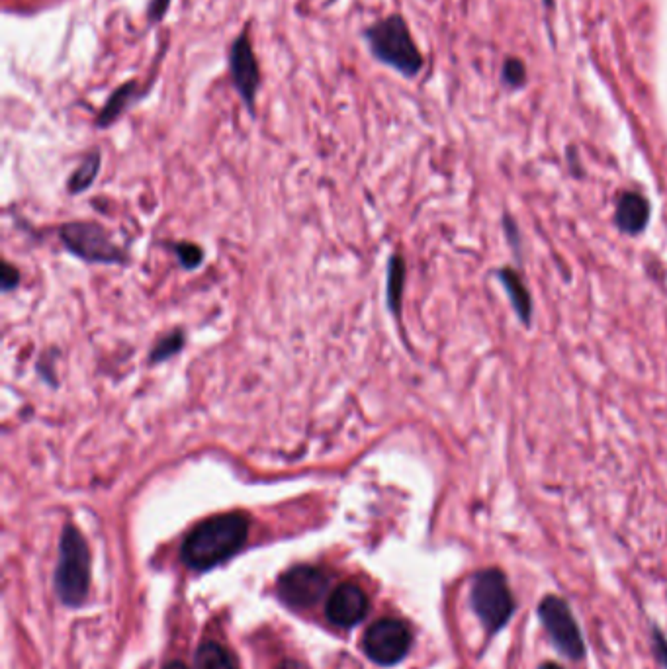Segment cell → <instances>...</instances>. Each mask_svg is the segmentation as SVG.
I'll return each mask as SVG.
<instances>
[{"label": "cell", "mask_w": 667, "mask_h": 669, "mask_svg": "<svg viewBox=\"0 0 667 669\" xmlns=\"http://www.w3.org/2000/svg\"><path fill=\"white\" fill-rule=\"evenodd\" d=\"M403 284H405V263L400 255H394L388 263V308L400 317L401 298H403Z\"/></svg>", "instance_id": "5bb4252c"}, {"label": "cell", "mask_w": 667, "mask_h": 669, "mask_svg": "<svg viewBox=\"0 0 667 669\" xmlns=\"http://www.w3.org/2000/svg\"><path fill=\"white\" fill-rule=\"evenodd\" d=\"M538 619L544 626L552 646L568 660L581 662L585 656V642L578 621L570 605L556 595H546L538 603Z\"/></svg>", "instance_id": "8992f818"}, {"label": "cell", "mask_w": 667, "mask_h": 669, "mask_svg": "<svg viewBox=\"0 0 667 669\" xmlns=\"http://www.w3.org/2000/svg\"><path fill=\"white\" fill-rule=\"evenodd\" d=\"M368 613V597L356 583L339 585L327 601V619L337 626H355Z\"/></svg>", "instance_id": "30bf717a"}, {"label": "cell", "mask_w": 667, "mask_h": 669, "mask_svg": "<svg viewBox=\"0 0 667 669\" xmlns=\"http://www.w3.org/2000/svg\"><path fill=\"white\" fill-rule=\"evenodd\" d=\"M0 284H2V290H4V292L14 290V288L20 284V270L16 267H12L10 263H4Z\"/></svg>", "instance_id": "44dd1931"}, {"label": "cell", "mask_w": 667, "mask_h": 669, "mask_svg": "<svg viewBox=\"0 0 667 669\" xmlns=\"http://www.w3.org/2000/svg\"><path fill=\"white\" fill-rule=\"evenodd\" d=\"M411 630L398 619H380L364 634L362 648L366 656L380 666H394L411 650Z\"/></svg>", "instance_id": "52a82bcc"}, {"label": "cell", "mask_w": 667, "mask_h": 669, "mask_svg": "<svg viewBox=\"0 0 667 669\" xmlns=\"http://www.w3.org/2000/svg\"><path fill=\"white\" fill-rule=\"evenodd\" d=\"M184 343H186V337H184V331H182V329H175V331L163 335V337L155 343V347L151 349V353H149V362H151V364H161V362H165V360L175 357V355H178V353L182 351Z\"/></svg>", "instance_id": "e0dca14e"}, {"label": "cell", "mask_w": 667, "mask_h": 669, "mask_svg": "<svg viewBox=\"0 0 667 669\" xmlns=\"http://www.w3.org/2000/svg\"><path fill=\"white\" fill-rule=\"evenodd\" d=\"M329 578L313 566H296L280 576L278 593L290 607L306 609L315 605L327 591Z\"/></svg>", "instance_id": "9c48e42d"}, {"label": "cell", "mask_w": 667, "mask_h": 669, "mask_svg": "<svg viewBox=\"0 0 667 669\" xmlns=\"http://www.w3.org/2000/svg\"><path fill=\"white\" fill-rule=\"evenodd\" d=\"M135 96H137V85L135 83L122 85L104 104L102 112L96 118V126L98 128H108L112 122H116L122 116V112L134 102Z\"/></svg>", "instance_id": "4fadbf2b"}, {"label": "cell", "mask_w": 667, "mask_h": 669, "mask_svg": "<svg viewBox=\"0 0 667 669\" xmlns=\"http://www.w3.org/2000/svg\"><path fill=\"white\" fill-rule=\"evenodd\" d=\"M499 278H501V282H503V286H505V290H507V294L511 298V304H513L515 312L519 313L521 321L529 323L531 313H533V302H531L529 290L525 288V282L511 268H503L499 272Z\"/></svg>", "instance_id": "7c38bea8"}, {"label": "cell", "mask_w": 667, "mask_h": 669, "mask_svg": "<svg viewBox=\"0 0 667 669\" xmlns=\"http://www.w3.org/2000/svg\"><path fill=\"white\" fill-rule=\"evenodd\" d=\"M229 67H231L233 85L239 92L241 100L247 104L249 112L255 114L257 92L261 87V69H259L255 49L247 34H241L231 45Z\"/></svg>", "instance_id": "ba28073f"}, {"label": "cell", "mask_w": 667, "mask_h": 669, "mask_svg": "<svg viewBox=\"0 0 667 669\" xmlns=\"http://www.w3.org/2000/svg\"><path fill=\"white\" fill-rule=\"evenodd\" d=\"M249 519L243 513H223L196 525L182 542V562L198 572L235 556L247 542Z\"/></svg>", "instance_id": "6da1fadb"}, {"label": "cell", "mask_w": 667, "mask_h": 669, "mask_svg": "<svg viewBox=\"0 0 667 669\" xmlns=\"http://www.w3.org/2000/svg\"><path fill=\"white\" fill-rule=\"evenodd\" d=\"M366 42L374 57L405 77H415L423 67V57L401 16H388L366 30Z\"/></svg>", "instance_id": "7a4b0ae2"}, {"label": "cell", "mask_w": 667, "mask_h": 669, "mask_svg": "<svg viewBox=\"0 0 667 669\" xmlns=\"http://www.w3.org/2000/svg\"><path fill=\"white\" fill-rule=\"evenodd\" d=\"M169 4H171V0H151V6H149V20H151V22H159V20L165 16Z\"/></svg>", "instance_id": "7402d4cb"}, {"label": "cell", "mask_w": 667, "mask_h": 669, "mask_svg": "<svg viewBox=\"0 0 667 669\" xmlns=\"http://www.w3.org/2000/svg\"><path fill=\"white\" fill-rule=\"evenodd\" d=\"M648 218H650V206H648L646 198L636 194V192H624L623 196L619 198L617 216H615V222L619 225V229L628 233V235L640 233V231H644Z\"/></svg>", "instance_id": "8fae6325"}, {"label": "cell", "mask_w": 667, "mask_h": 669, "mask_svg": "<svg viewBox=\"0 0 667 669\" xmlns=\"http://www.w3.org/2000/svg\"><path fill=\"white\" fill-rule=\"evenodd\" d=\"M98 171H100V153L94 151L77 167V171L71 175V179H69V192L71 194L85 192L87 188H90V184L94 182V179H96Z\"/></svg>", "instance_id": "2e32d148"}, {"label": "cell", "mask_w": 667, "mask_h": 669, "mask_svg": "<svg viewBox=\"0 0 667 669\" xmlns=\"http://www.w3.org/2000/svg\"><path fill=\"white\" fill-rule=\"evenodd\" d=\"M527 69L519 59H507L503 65V81L509 87H521L525 83Z\"/></svg>", "instance_id": "d6986e66"}, {"label": "cell", "mask_w": 667, "mask_h": 669, "mask_svg": "<svg viewBox=\"0 0 667 669\" xmlns=\"http://www.w3.org/2000/svg\"><path fill=\"white\" fill-rule=\"evenodd\" d=\"M196 669H235L227 650L216 642H204L196 652Z\"/></svg>", "instance_id": "9a60e30c"}, {"label": "cell", "mask_w": 667, "mask_h": 669, "mask_svg": "<svg viewBox=\"0 0 667 669\" xmlns=\"http://www.w3.org/2000/svg\"><path fill=\"white\" fill-rule=\"evenodd\" d=\"M652 646H654L656 660L660 662L662 668L667 669V638L658 626L652 628Z\"/></svg>", "instance_id": "ffe728a7"}, {"label": "cell", "mask_w": 667, "mask_h": 669, "mask_svg": "<svg viewBox=\"0 0 667 669\" xmlns=\"http://www.w3.org/2000/svg\"><path fill=\"white\" fill-rule=\"evenodd\" d=\"M278 669H306V668H304L302 664H298V662H292V660H290V662H284V664H282V666H280V668Z\"/></svg>", "instance_id": "603a6c76"}, {"label": "cell", "mask_w": 667, "mask_h": 669, "mask_svg": "<svg viewBox=\"0 0 667 669\" xmlns=\"http://www.w3.org/2000/svg\"><path fill=\"white\" fill-rule=\"evenodd\" d=\"M175 253H177L178 263L186 270H194V268L200 267L202 261H204L202 249L194 243H177Z\"/></svg>", "instance_id": "ac0fdd59"}, {"label": "cell", "mask_w": 667, "mask_h": 669, "mask_svg": "<svg viewBox=\"0 0 667 669\" xmlns=\"http://www.w3.org/2000/svg\"><path fill=\"white\" fill-rule=\"evenodd\" d=\"M59 237L69 253L87 263L124 265L128 261L126 251L118 247L108 231L98 223H65L59 229Z\"/></svg>", "instance_id": "5b68a950"}, {"label": "cell", "mask_w": 667, "mask_h": 669, "mask_svg": "<svg viewBox=\"0 0 667 669\" xmlns=\"http://www.w3.org/2000/svg\"><path fill=\"white\" fill-rule=\"evenodd\" d=\"M165 669H188L184 664H180V662H173V664H169L167 668Z\"/></svg>", "instance_id": "d4e9b609"}, {"label": "cell", "mask_w": 667, "mask_h": 669, "mask_svg": "<svg viewBox=\"0 0 667 669\" xmlns=\"http://www.w3.org/2000/svg\"><path fill=\"white\" fill-rule=\"evenodd\" d=\"M538 669H564L562 666H558V664H554V662H544L542 666Z\"/></svg>", "instance_id": "cb8c5ba5"}, {"label": "cell", "mask_w": 667, "mask_h": 669, "mask_svg": "<svg viewBox=\"0 0 667 669\" xmlns=\"http://www.w3.org/2000/svg\"><path fill=\"white\" fill-rule=\"evenodd\" d=\"M470 605L488 634H497L515 615V597L503 570L486 568L472 578Z\"/></svg>", "instance_id": "277c9868"}, {"label": "cell", "mask_w": 667, "mask_h": 669, "mask_svg": "<svg viewBox=\"0 0 667 669\" xmlns=\"http://www.w3.org/2000/svg\"><path fill=\"white\" fill-rule=\"evenodd\" d=\"M90 585V552L83 533L67 525L59 542V564L55 572V587L59 597L77 607L85 601Z\"/></svg>", "instance_id": "3957f363"}]
</instances>
